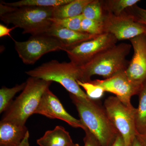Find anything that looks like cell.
<instances>
[{
    "label": "cell",
    "mask_w": 146,
    "mask_h": 146,
    "mask_svg": "<svg viewBox=\"0 0 146 146\" xmlns=\"http://www.w3.org/2000/svg\"><path fill=\"white\" fill-rule=\"evenodd\" d=\"M82 122L99 141L101 146H112L119 134L97 100H86L70 94Z\"/></svg>",
    "instance_id": "cell-1"
},
{
    "label": "cell",
    "mask_w": 146,
    "mask_h": 146,
    "mask_svg": "<svg viewBox=\"0 0 146 146\" xmlns=\"http://www.w3.org/2000/svg\"><path fill=\"white\" fill-rule=\"evenodd\" d=\"M131 46V44L124 43L115 45L98 54L85 65L78 66V80L87 82L91 81V76L94 75L109 78L125 71L130 62L126 57Z\"/></svg>",
    "instance_id": "cell-2"
},
{
    "label": "cell",
    "mask_w": 146,
    "mask_h": 146,
    "mask_svg": "<svg viewBox=\"0 0 146 146\" xmlns=\"http://www.w3.org/2000/svg\"><path fill=\"white\" fill-rule=\"evenodd\" d=\"M22 93L5 112L2 121L18 125H25L27 120L34 114L45 91L52 82L29 77Z\"/></svg>",
    "instance_id": "cell-3"
},
{
    "label": "cell",
    "mask_w": 146,
    "mask_h": 146,
    "mask_svg": "<svg viewBox=\"0 0 146 146\" xmlns=\"http://www.w3.org/2000/svg\"><path fill=\"white\" fill-rule=\"evenodd\" d=\"M25 73L30 77L59 83L70 94L78 98L91 99L77 82L79 78L78 67L72 62L60 63L57 60H52Z\"/></svg>",
    "instance_id": "cell-4"
},
{
    "label": "cell",
    "mask_w": 146,
    "mask_h": 146,
    "mask_svg": "<svg viewBox=\"0 0 146 146\" xmlns=\"http://www.w3.org/2000/svg\"><path fill=\"white\" fill-rule=\"evenodd\" d=\"M54 7H23L11 13L0 16L1 21L11 24L23 30V34L32 35L46 34L52 25L50 19L53 18Z\"/></svg>",
    "instance_id": "cell-5"
},
{
    "label": "cell",
    "mask_w": 146,
    "mask_h": 146,
    "mask_svg": "<svg viewBox=\"0 0 146 146\" xmlns=\"http://www.w3.org/2000/svg\"><path fill=\"white\" fill-rule=\"evenodd\" d=\"M104 107L109 119L122 137L125 146H131L136 136V108L132 105H125L117 97L112 96L105 100Z\"/></svg>",
    "instance_id": "cell-6"
},
{
    "label": "cell",
    "mask_w": 146,
    "mask_h": 146,
    "mask_svg": "<svg viewBox=\"0 0 146 146\" xmlns=\"http://www.w3.org/2000/svg\"><path fill=\"white\" fill-rule=\"evenodd\" d=\"M13 40L19 57L27 65L34 64L48 53L64 51L65 49L57 39L46 34L32 35L29 39L23 42Z\"/></svg>",
    "instance_id": "cell-7"
},
{
    "label": "cell",
    "mask_w": 146,
    "mask_h": 146,
    "mask_svg": "<svg viewBox=\"0 0 146 146\" xmlns=\"http://www.w3.org/2000/svg\"><path fill=\"white\" fill-rule=\"evenodd\" d=\"M118 40L109 33H105L96 38L82 42L64 50L70 62L80 67L85 65L106 50L117 45Z\"/></svg>",
    "instance_id": "cell-8"
},
{
    "label": "cell",
    "mask_w": 146,
    "mask_h": 146,
    "mask_svg": "<svg viewBox=\"0 0 146 146\" xmlns=\"http://www.w3.org/2000/svg\"><path fill=\"white\" fill-rule=\"evenodd\" d=\"M103 21L105 33L112 35L118 41L130 40L146 33V26L136 22L125 11L119 16L104 12Z\"/></svg>",
    "instance_id": "cell-9"
},
{
    "label": "cell",
    "mask_w": 146,
    "mask_h": 146,
    "mask_svg": "<svg viewBox=\"0 0 146 146\" xmlns=\"http://www.w3.org/2000/svg\"><path fill=\"white\" fill-rule=\"evenodd\" d=\"M133 55L126 70L129 80L140 89L146 83V35H141L130 39Z\"/></svg>",
    "instance_id": "cell-10"
},
{
    "label": "cell",
    "mask_w": 146,
    "mask_h": 146,
    "mask_svg": "<svg viewBox=\"0 0 146 146\" xmlns=\"http://www.w3.org/2000/svg\"><path fill=\"white\" fill-rule=\"evenodd\" d=\"M35 114L44 115L51 119H58L68 123L73 127L84 130L85 126L80 119H77L66 111L56 96L49 89L45 91Z\"/></svg>",
    "instance_id": "cell-11"
},
{
    "label": "cell",
    "mask_w": 146,
    "mask_h": 146,
    "mask_svg": "<svg viewBox=\"0 0 146 146\" xmlns=\"http://www.w3.org/2000/svg\"><path fill=\"white\" fill-rule=\"evenodd\" d=\"M93 83L98 85L105 92L115 94L124 104L128 106L132 105L131 99L134 95H138L141 89L133 84L128 79L125 71L115 75L110 78L104 80H91Z\"/></svg>",
    "instance_id": "cell-12"
},
{
    "label": "cell",
    "mask_w": 146,
    "mask_h": 146,
    "mask_svg": "<svg viewBox=\"0 0 146 146\" xmlns=\"http://www.w3.org/2000/svg\"><path fill=\"white\" fill-rule=\"evenodd\" d=\"M46 34L58 40L65 47V50L99 36L91 35L82 32L75 31L57 26L53 24Z\"/></svg>",
    "instance_id": "cell-13"
},
{
    "label": "cell",
    "mask_w": 146,
    "mask_h": 146,
    "mask_svg": "<svg viewBox=\"0 0 146 146\" xmlns=\"http://www.w3.org/2000/svg\"><path fill=\"white\" fill-rule=\"evenodd\" d=\"M28 132L25 125L1 121L0 146H20Z\"/></svg>",
    "instance_id": "cell-14"
},
{
    "label": "cell",
    "mask_w": 146,
    "mask_h": 146,
    "mask_svg": "<svg viewBox=\"0 0 146 146\" xmlns=\"http://www.w3.org/2000/svg\"><path fill=\"white\" fill-rule=\"evenodd\" d=\"M36 143L39 146H72L74 144L70 133L61 126H56L53 130L47 131Z\"/></svg>",
    "instance_id": "cell-15"
},
{
    "label": "cell",
    "mask_w": 146,
    "mask_h": 146,
    "mask_svg": "<svg viewBox=\"0 0 146 146\" xmlns=\"http://www.w3.org/2000/svg\"><path fill=\"white\" fill-rule=\"evenodd\" d=\"M92 0H72L64 5L54 8L53 18L64 19L72 18L82 14L86 6Z\"/></svg>",
    "instance_id": "cell-16"
},
{
    "label": "cell",
    "mask_w": 146,
    "mask_h": 146,
    "mask_svg": "<svg viewBox=\"0 0 146 146\" xmlns=\"http://www.w3.org/2000/svg\"><path fill=\"white\" fill-rule=\"evenodd\" d=\"M139 105L135 113L136 134L146 133V83L138 94Z\"/></svg>",
    "instance_id": "cell-17"
},
{
    "label": "cell",
    "mask_w": 146,
    "mask_h": 146,
    "mask_svg": "<svg viewBox=\"0 0 146 146\" xmlns=\"http://www.w3.org/2000/svg\"><path fill=\"white\" fill-rule=\"evenodd\" d=\"M139 0H106L102 1L104 11L119 16L121 15L127 8L137 4Z\"/></svg>",
    "instance_id": "cell-18"
},
{
    "label": "cell",
    "mask_w": 146,
    "mask_h": 146,
    "mask_svg": "<svg viewBox=\"0 0 146 146\" xmlns=\"http://www.w3.org/2000/svg\"><path fill=\"white\" fill-rule=\"evenodd\" d=\"M72 0H21L12 3H7L1 1L5 5L13 7H56L70 2Z\"/></svg>",
    "instance_id": "cell-19"
},
{
    "label": "cell",
    "mask_w": 146,
    "mask_h": 146,
    "mask_svg": "<svg viewBox=\"0 0 146 146\" xmlns=\"http://www.w3.org/2000/svg\"><path fill=\"white\" fill-rule=\"evenodd\" d=\"M27 82L16 84L11 88L3 86L0 89V113L5 112L12 103L13 98L18 92L23 91Z\"/></svg>",
    "instance_id": "cell-20"
},
{
    "label": "cell",
    "mask_w": 146,
    "mask_h": 146,
    "mask_svg": "<svg viewBox=\"0 0 146 146\" xmlns=\"http://www.w3.org/2000/svg\"><path fill=\"white\" fill-rule=\"evenodd\" d=\"M82 15L84 18L102 21L104 17V11L103 8L102 1L92 0L84 9Z\"/></svg>",
    "instance_id": "cell-21"
},
{
    "label": "cell",
    "mask_w": 146,
    "mask_h": 146,
    "mask_svg": "<svg viewBox=\"0 0 146 146\" xmlns=\"http://www.w3.org/2000/svg\"><path fill=\"white\" fill-rule=\"evenodd\" d=\"M84 18L82 14L80 16L64 19H50L52 24L55 25L76 31L82 32L81 23Z\"/></svg>",
    "instance_id": "cell-22"
},
{
    "label": "cell",
    "mask_w": 146,
    "mask_h": 146,
    "mask_svg": "<svg viewBox=\"0 0 146 146\" xmlns=\"http://www.w3.org/2000/svg\"><path fill=\"white\" fill-rule=\"evenodd\" d=\"M81 31L94 35H100L105 33L103 21L90 20L84 18L82 21Z\"/></svg>",
    "instance_id": "cell-23"
},
{
    "label": "cell",
    "mask_w": 146,
    "mask_h": 146,
    "mask_svg": "<svg viewBox=\"0 0 146 146\" xmlns=\"http://www.w3.org/2000/svg\"><path fill=\"white\" fill-rule=\"evenodd\" d=\"M78 85L86 91L87 96L91 99L97 100L103 96L105 91L101 86L96 85L91 81L83 82L77 80Z\"/></svg>",
    "instance_id": "cell-24"
},
{
    "label": "cell",
    "mask_w": 146,
    "mask_h": 146,
    "mask_svg": "<svg viewBox=\"0 0 146 146\" xmlns=\"http://www.w3.org/2000/svg\"><path fill=\"white\" fill-rule=\"evenodd\" d=\"M126 12L132 16L139 23L146 26V9L138 6L137 4L127 8Z\"/></svg>",
    "instance_id": "cell-25"
},
{
    "label": "cell",
    "mask_w": 146,
    "mask_h": 146,
    "mask_svg": "<svg viewBox=\"0 0 146 146\" xmlns=\"http://www.w3.org/2000/svg\"><path fill=\"white\" fill-rule=\"evenodd\" d=\"M84 131L85 133L83 139L84 146H101L98 140L87 128Z\"/></svg>",
    "instance_id": "cell-26"
},
{
    "label": "cell",
    "mask_w": 146,
    "mask_h": 146,
    "mask_svg": "<svg viewBox=\"0 0 146 146\" xmlns=\"http://www.w3.org/2000/svg\"><path fill=\"white\" fill-rule=\"evenodd\" d=\"M16 28V27L14 26L9 28L4 25L0 24V37L8 36L12 38L10 34L11 32Z\"/></svg>",
    "instance_id": "cell-27"
},
{
    "label": "cell",
    "mask_w": 146,
    "mask_h": 146,
    "mask_svg": "<svg viewBox=\"0 0 146 146\" xmlns=\"http://www.w3.org/2000/svg\"><path fill=\"white\" fill-rule=\"evenodd\" d=\"M17 7H13L3 4L1 2L0 4V16L11 13L14 11Z\"/></svg>",
    "instance_id": "cell-28"
},
{
    "label": "cell",
    "mask_w": 146,
    "mask_h": 146,
    "mask_svg": "<svg viewBox=\"0 0 146 146\" xmlns=\"http://www.w3.org/2000/svg\"><path fill=\"white\" fill-rule=\"evenodd\" d=\"M112 146H125L123 139L120 133L117 136Z\"/></svg>",
    "instance_id": "cell-29"
},
{
    "label": "cell",
    "mask_w": 146,
    "mask_h": 146,
    "mask_svg": "<svg viewBox=\"0 0 146 146\" xmlns=\"http://www.w3.org/2000/svg\"><path fill=\"white\" fill-rule=\"evenodd\" d=\"M136 137L142 146H146V133L143 134H136Z\"/></svg>",
    "instance_id": "cell-30"
},
{
    "label": "cell",
    "mask_w": 146,
    "mask_h": 146,
    "mask_svg": "<svg viewBox=\"0 0 146 146\" xmlns=\"http://www.w3.org/2000/svg\"><path fill=\"white\" fill-rule=\"evenodd\" d=\"M29 133L28 132L27 133L25 138L23 141L22 142V144L20 146H29Z\"/></svg>",
    "instance_id": "cell-31"
},
{
    "label": "cell",
    "mask_w": 146,
    "mask_h": 146,
    "mask_svg": "<svg viewBox=\"0 0 146 146\" xmlns=\"http://www.w3.org/2000/svg\"><path fill=\"white\" fill-rule=\"evenodd\" d=\"M131 146H142V145L140 143V142H139V141H138V138H137V137H136V138L134 139V141H133V143H132V144H131Z\"/></svg>",
    "instance_id": "cell-32"
},
{
    "label": "cell",
    "mask_w": 146,
    "mask_h": 146,
    "mask_svg": "<svg viewBox=\"0 0 146 146\" xmlns=\"http://www.w3.org/2000/svg\"><path fill=\"white\" fill-rule=\"evenodd\" d=\"M72 146H80L78 144H74V145H73Z\"/></svg>",
    "instance_id": "cell-33"
},
{
    "label": "cell",
    "mask_w": 146,
    "mask_h": 146,
    "mask_svg": "<svg viewBox=\"0 0 146 146\" xmlns=\"http://www.w3.org/2000/svg\"><path fill=\"white\" fill-rule=\"evenodd\" d=\"M145 35H146V33H145Z\"/></svg>",
    "instance_id": "cell-34"
}]
</instances>
